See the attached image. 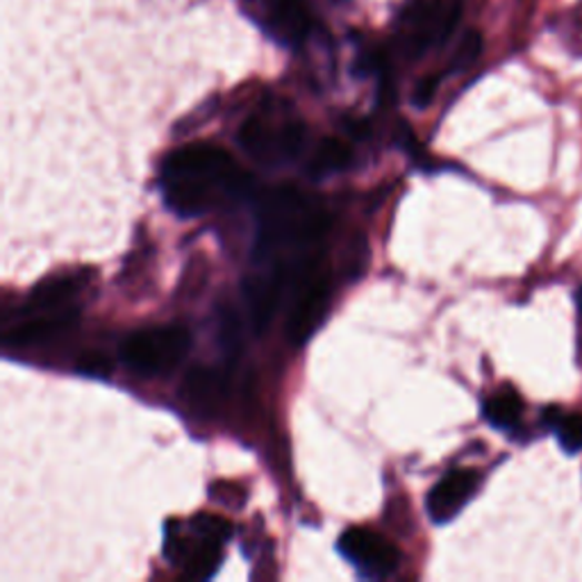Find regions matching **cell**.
I'll list each match as a JSON object with an SVG mask.
<instances>
[{"label": "cell", "instance_id": "277c9868", "mask_svg": "<svg viewBox=\"0 0 582 582\" xmlns=\"http://www.w3.org/2000/svg\"><path fill=\"white\" fill-rule=\"evenodd\" d=\"M191 334L182 325H158L132 332L121 344V360L139 375L171 373L189 353Z\"/></svg>", "mask_w": 582, "mask_h": 582}, {"label": "cell", "instance_id": "5b68a950", "mask_svg": "<svg viewBox=\"0 0 582 582\" xmlns=\"http://www.w3.org/2000/svg\"><path fill=\"white\" fill-rule=\"evenodd\" d=\"M460 17V0H408L399 17L401 48L408 58H421L428 48L451 37Z\"/></svg>", "mask_w": 582, "mask_h": 582}, {"label": "cell", "instance_id": "8992f818", "mask_svg": "<svg viewBox=\"0 0 582 582\" xmlns=\"http://www.w3.org/2000/svg\"><path fill=\"white\" fill-rule=\"evenodd\" d=\"M262 30L282 46H299L312 30L308 0H244Z\"/></svg>", "mask_w": 582, "mask_h": 582}, {"label": "cell", "instance_id": "e0dca14e", "mask_svg": "<svg viewBox=\"0 0 582 582\" xmlns=\"http://www.w3.org/2000/svg\"><path fill=\"white\" fill-rule=\"evenodd\" d=\"M78 371L89 378H108L112 373V362L103 353H87L78 360Z\"/></svg>", "mask_w": 582, "mask_h": 582}, {"label": "cell", "instance_id": "2e32d148", "mask_svg": "<svg viewBox=\"0 0 582 582\" xmlns=\"http://www.w3.org/2000/svg\"><path fill=\"white\" fill-rule=\"evenodd\" d=\"M482 53V34L478 30H469L462 41L458 43L455 53L451 58V71L469 69Z\"/></svg>", "mask_w": 582, "mask_h": 582}, {"label": "cell", "instance_id": "7c38bea8", "mask_svg": "<svg viewBox=\"0 0 582 582\" xmlns=\"http://www.w3.org/2000/svg\"><path fill=\"white\" fill-rule=\"evenodd\" d=\"M184 397L199 412H217L228 397V378L214 369H193L184 380Z\"/></svg>", "mask_w": 582, "mask_h": 582}, {"label": "cell", "instance_id": "ac0fdd59", "mask_svg": "<svg viewBox=\"0 0 582 582\" xmlns=\"http://www.w3.org/2000/svg\"><path fill=\"white\" fill-rule=\"evenodd\" d=\"M436 87H440V78H436V76L423 78V80L417 84L414 93H412V103H414L417 108H421V110L428 108V106L432 103V99H434Z\"/></svg>", "mask_w": 582, "mask_h": 582}, {"label": "cell", "instance_id": "30bf717a", "mask_svg": "<svg viewBox=\"0 0 582 582\" xmlns=\"http://www.w3.org/2000/svg\"><path fill=\"white\" fill-rule=\"evenodd\" d=\"M82 278L78 275H53L39 282L23 305V317L30 314H51L71 310V301L80 294Z\"/></svg>", "mask_w": 582, "mask_h": 582}, {"label": "cell", "instance_id": "8fae6325", "mask_svg": "<svg viewBox=\"0 0 582 582\" xmlns=\"http://www.w3.org/2000/svg\"><path fill=\"white\" fill-rule=\"evenodd\" d=\"M73 323H76V310L51 312V314H30V317H23V321L17 323L6 334V344L30 347V344L48 342V339L67 332Z\"/></svg>", "mask_w": 582, "mask_h": 582}, {"label": "cell", "instance_id": "5bb4252c", "mask_svg": "<svg viewBox=\"0 0 582 582\" xmlns=\"http://www.w3.org/2000/svg\"><path fill=\"white\" fill-rule=\"evenodd\" d=\"M351 162H353V151L349 149V146L342 139L330 137V139L319 141L317 151L312 155V162H310V171L317 178H325L339 171H347Z\"/></svg>", "mask_w": 582, "mask_h": 582}, {"label": "cell", "instance_id": "ffe728a7", "mask_svg": "<svg viewBox=\"0 0 582 582\" xmlns=\"http://www.w3.org/2000/svg\"><path fill=\"white\" fill-rule=\"evenodd\" d=\"M334 3H344V0H334Z\"/></svg>", "mask_w": 582, "mask_h": 582}, {"label": "cell", "instance_id": "3957f363", "mask_svg": "<svg viewBox=\"0 0 582 582\" xmlns=\"http://www.w3.org/2000/svg\"><path fill=\"white\" fill-rule=\"evenodd\" d=\"M232 535L228 521L214 514H201L189 523V532L169 525L164 553L180 564L189 578H210L217 573L223 544Z\"/></svg>", "mask_w": 582, "mask_h": 582}, {"label": "cell", "instance_id": "4fadbf2b", "mask_svg": "<svg viewBox=\"0 0 582 582\" xmlns=\"http://www.w3.org/2000/svg\"><path fill=\"white\" fill-rule=\"evenodd\" d=\"M484 419H488L499 430H512L519 425L523 417V401L514 387L505 384L496 390L488 401H484Z\"/></svg>", "mask_w": 582, "mask_h": 582}, {"label": "cell", "instance_id": "7a4b0ae2", "mask_svg": "<svg viewBox=\"0 0 582 582\" xmlns=\"http://www.w3.org/2000/svg\"><path fill=\"white\" fill-rule=\"evenodd\" d=\"M239 146L253 162L262 167H284L297 160L305 143V123L291 114L264 106L255 110L239 128Z\"/></svg>", "mask_w": 582, "mask_h": 582}, {"label": "cell", "instance_id": "ba28073f", "mask_svg": "<svg viewBox=\"0 0 582 582\" xmlns=\"http://www.w3.org/2000/svg\"><path fill=\"white\" fill-rule=\"evenodd\" d=\"M339 553L367 578H384L399 566V551L394 544L369 528L347 530L339 538Z\"/></svg>", "mask_w": 582, "mask_h": 582}, {"label": "cell", "instance_id": "9c48e42d", "mask_svg": "<svg viewBox=\"0 0 582 582\" xmlns=\"http://www.w3.org/2000/svg\"><path fill=\"white\" fill-rule=\"evenodd\" d=\"M480 488V473L475 469L449 471L425 496V512L432 523L444 525L453 521Z\"/></svg>", "mask_w": 582, "mask_h": 582}, {"label": "cell", "instance_id": "6da1fadb", "mask_svg": "<svg viewBox=\"0 0 582 582\" xmlns=\"http://www.w3.org/2000/svg\"><path fill=\"white\" fill-rule=\"evenodd\" d=\"M160 187L173 214L193 219L244 197L251 178L219 146L191 143L164 160Z\"/></svg>", "mask_w": 582, "mask_h": 582}, {"label": "cell", "instance_id": "9a60e30c", "mask_svg": "<svg viewBox=\"0 0 582 582\" xmlns=\"http://www.w3.org/2000/svg\"><path fill=\"white\" fill-rule=\"evenodd\" d=\"M558 432L560 446L566 453H580L582 451V414H562L558 425L553 428Z\"/></svg>", "mask_w": 582, "mask_h": 582}, {"label": "cell", "instance_id": "d6986e66", "mask_svg": "<svg viewBox=\"0 0 582 582\" xmlns=\"http://www.w3.org/2000/svg\"><path fill=\"white\" fill-rule=\"evenodd\" d=\"M575 303H578V317H580V325H582V287L578 289V294H575Z\"/></svg>", "mask_w": 582, "mask_h": 582}, {"label": "cell", "instance_id": "52a82bcc", "mask_svg": "<svg viewBox=\"0 0 582 582\" xmlns=\"http://www.w3.org/2000/svg\"><path fill=\"white\" fill-rule=\"evenodd\" d=\"M287 314V334L294 347H303L314 337L319 325L328 314L330 303V273L308 280L294 294L289 297Z\"/></svg>", "mask_w": 582, "mask_h": 582}]
</instances>
